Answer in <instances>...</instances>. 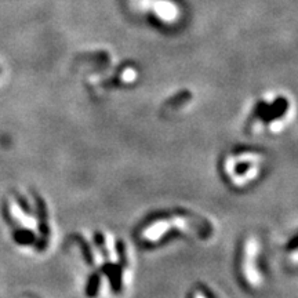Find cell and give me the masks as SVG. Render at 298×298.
<instances>
[{
	"mask_svg": "<svg viewBox=\"0 0 298 298\" xmlns=\"http://www.w3.org/2000/svg\"><path fill=\"white\" fill-rule=\"evenodd\" d=\"M267 170V156L256 149H230L220 163V171L233 189H247L262 178Z\"/></svg>",
	"mask_w": 298,
	"mask_h": 298,
	"instance_id": "cell-1",
	"label": "cell"
},
{
	"mask_svg": "<svg viewBox=\"0 0 298 298\" xmlns=\"http://www.w3.org/2000/svg\"><path fill=\"white\" fill-rule=\"evenodd\" d=\"M286 261H288L294 267H298V233L291 237V241L286 243L284 247Z\"/></svg>",
	"mask_w": 298,
	"mask_h": 298,
	"instance_id": "cell-4",
	"label": "cell"
},
{
	"mask_svg": "<svg viewBox=\"0 0 298 298\" xmlns=\"http://www.w3.org/2000/svg\"><path fill=\"white\" fill-rule=\"evenodd\" d=\"M153 9L156 11L157 16L160 17L162 20H166V21H171L177 16V10H175V7L170 2L159 0V2L155 3Z\"/></svg>",
	"mask_w": 298,
	"mask_h": 298,
	"instance_id": "cell-3",
	"label": "cell"
},
{
	"mask_svg": "<svg viewBox=\"0 0 298 298\" xmlns=\"http://www.w3.org/2000/svg\"><path fill=\"white\" fill-rule=\"evenodd\" d=\"M136 79V72L133 69H126L125 74H123V80L125 82H133Z\"/></svg>",
	"mask_w": 298,
	"mask_h": 298,
	"instance_id": "cell-5",
	"label": "cell"
},
{
	"mask_svg": "<svg viewBox=\"0 0 298 298\" xmlns=\"http://www.w3.org/2000/svg\"><path fill=\"white\" fill-rule=\"evenodd\" d=\"M260 241L257 236L249 235L242 243L241 261H239V275L242 282L250 290L261 288L264 276L260 268Z\"/></svg>",
	"mask_w": 298,
	"mask_h": 298,
	"instance_id": "cell-2",
	"label": "cell"
}]
</instances>
